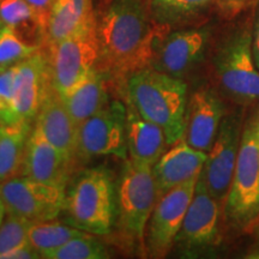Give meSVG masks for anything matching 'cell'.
<instances>
[{
  "mask_svg": "<svg viewBox=\"0 0 259 259\" xmlns=\"http://www.w3.org/2000/svg\"><path fill=\"white\" fill-rule=\"evenodd\" d=\"M5 213H6L5 205H4V203H3L2 198H0V225H2L3 220H4V216H5Z\"/></svg>",
  "mask_w": 259,
  "mask_h": 259,
  "instance_id": "34",
  "label": "cell"
},
{
  "mask_svg": "<svg viewBox=\"0 0 259 259\" xmlns=\"http://www.w3.org/2000/svg\"><path fill=\"white\" fill-rule=\"evenodd\" d=\"M255 2L257 0H218L220 10L227 18L235 17Z\"/></svg>",
  "mask_w": 259,
  "mask_h": 259,
  "instance_id": "31",
  "label": "cell"
},
{
  "mask_svg": "<svg viewBox=\"0 0 259 259\" xmlns=\"http://www.w3.org/2000/svg\"><path fill=\"white\" fill-rule=\"evenodd\" d=\"M65 187L15 177L0 183L6 213L31 222L54 220L66 206Z\"/></svg>",
  "mask_w": 259,
  "mask_h": 259,
  "instance_id": "10",
  "label": "cell"
},
{
  "mask_svg": "<svg viewBox=\"0 0 259 259\" xmlns=\"http://www.w3.org/2000/svg\"><path fill=\"white\" fill-rule=\"evenodd\" d=\"M252 234L254 235V239H255V241H257L258 244H259V220H258V222L255 223V226H254L253 231H252Z\"/></svg>",
  "mask_w": 259,
  "mask_h": 259,
  "instance_id": "35",
  "label": "cell"
},
{
  "mask_svg": "<svg viewBox=\"0 0 259 259\" xmlns=\"http://www.w3.org/2000/svg\"><path fill=\"white\" fill-rule=\"evenodd\" d=\"M27 2L31 6V9L34 10L38 23H40L41 28L44 29L45 36H46L48 18H50L52 8H53L56 0H27Z\"/></svg>",
  "mask_w": 259,
  "mask_h": 259,
  "instance_id": "30",
  "label": "cell"
},
{
  "mask_svg": "<svg viewBox=\"0 0 259 259\" xmlns=\"http://www.w3.org/2000/svg\"><path fill=\"white\" fill-rule=\"evenodd\" d=\"M29 135V122L0 125V183L22 173Z\"/></svg>",
  "mask_w": 259,
  "mask_h": 259,
  "instance_id": "22",
  "label": "cell"
},
{
  "mask_svg": "<svg viewBox=\"0 0 259 259\" xmlns=\"http://www.w3.org/2000/svg\"><path fill=\"white\" fill-rule=\"evenodd\" d=\"M16 65L0 69V125L11 126L21 124L15 108V80ZM30 124V122H29Z\"/></svg>",
  "mask_w": 259,
  "mask_h": 259,
  "instance_id": "28",
  "label": "cell"
},
{
  "mask_svg": "<svg viewBox=\"0 0 259 259\" xmlns=\"http://www.w3.org/2000/svg\"><path fill=\"white\" fill-rule=\"evenodd\" d=\"M107 247L90 233H84L64 244L48 255L46 259H107Z\"/></svg>",
  "mask_w": 259,
  "mask_h": 259,
  "instance_id": "25",
  "label": "cell"
},
{
  "mask_svg": "<svg viewBox=\"0 0 259 259\" xmlns=\"http://www.w3.org/2000/svg\"><path fill=\"white\" fill-rule=\"evenodd\" d=\"M167 32L151 23L139 0H113L96 19L101 69L122 77L153 66Z\"/></svg>",
  "mask_w": 259,
  "mask_h": 259,
  "instance_id": "1",
  "label": "cell"
},
{
  "mask_svg": "<svg viewBox=\"0 0 259 259\" xmlns=\"http://www.w3.org/2000/svg\"><path fill=\"white\" fill-rule=\"evenodd\" d=\"M218 0H154V5L168 14H187L208 6Z\"/></svg>",
  "mask_w": 259,
  "mask_h": 259,
  "instance_id": "29",
  "label": "cell"
},
{
  "mask_svg": "<svg viewBox=\"0 0 259 259\" xmlns=\"http://www.w3.org/2000/svg\"><path fill=\"white\" fill-rule=\"evenodd\" d=\"M205 160L206 153L193 149L184 137L171 144L153 166L157 199L176 186L199 176Z\"/></svg>",
  "mask_w": 259,
  "mask_h": 259,
  "instance_id": "18",
  "label": "cell"
},
{
  "mask_svg": "<svg viewBox=\"0 0 259 259\" xmlns=\"http://www.w3.org/2000/svg\"><path fill=\"white\" fill-rule=\"evenodd\" d=\"M37 51L38 46L29 44L12 28L0 29V67L3 69L22 63Z\"/></svg>",
  "mask_w": 259,
  "mask_h": 259,
  "instance_id": "26",
  "label": "cell"
},
{
  "mask_svg": "<svg viewBox=\"0 0 259 259\" xmlns=\"http://www.w3.org/2000/svg\"><path fill=\"white\" fill-rule=\"evenodd\" d=\"M65 208L73 227L90 234H108L115 218L114 186L108 171H84L66 197Z\"/></svg>",
  "mask_w": 259,
  "mask_h": 259,
  "instance_id": "4",
  "label": "cell"
},
{
  "mask_svg": "<svg viewBox=\"0 0 259 259\" xmlns=\"http://www.w3.org/2000/svg\"><path fill=\"white\" fill-rule=\"evenodd\" d=\"M225 115L226 105L215 90H197L187 101L184 139L196 150L208 153Z\"/></svg>",
  "mask_w": 259,
  "mask_h": 259,
  "instance_id": "13",
  "label": "cell"
},
{
  "mask_svg": "<svg viewBox=\"0 0 259 259\" xmlns=\"http://www.w3.org/2000/svg\"><path fill=\"white\" fill-rule=\"evenodd\" d=\"M34 258H41V255L28 242V244L21 246V247H17L15 248V250L5 253L3 255L2 259H34Z\"/></svg>",
  "mask_w": 259,
  "mask_h": 259,
  "instance_id": "32",
  "label": "cell"
},
{
  "mask_svg": "<svg viewBox=\"0 0 259 259\" xmlns=\"http://www.w3.org/2000/svg\"><path fill=\"white\" fill-rule=\"evenodd\" d=\"M116 198L121 228L144 247L145 229L157 202L153 166L131 158L126 161Z\"/></svg>",
  "mask_w": 259,
  "mask_h": 259,
  "instance_id": "5",
  "label": "cell"
},
{
  "mask_svg": "<svg viewBox=\"0 0 259 259\" xmlns=\"http://www.w3.org/2000/svg\"><path fill=\"white\" fill-rule=\"evenodd\" d=\"M31 221L9 215L0 225V259L8 252L28 244V232Z\"/></svg>",
  "mask_w": 259,
  "mask_h": 259,
  "instance_id": "27",
  "label": "cell"
},
{
  "mask_svg": "<svg viewBox=\"0 0 259 259\" xmlns=\"http://www.w3.org/2000/svg\"><path fill=\"white\" fill-rule=\"evenodd\" d=\"M126 106L109 101L100 112L78 126L76 156H114L126 158Z\"/></svg>",
  "mask_w": 259,
  "mask_h": 259,
  "instance_id": "12",
  "label": "cell"
},
{
  "mask_svg": "<svg viewBox=\"0 0 259 259\" xmlns=\"http://www.w3.org/2000/svg\"><path fill=\"white\" fill-rule=\"evenodd\" d=\"M61 99L77 126L101 111L109 102L101 70L95 67L71 92L61 96Z\"/></svg>",
  "mask_w": 259,
  "mask_h": 259,
  "instance_id": "21",
  "label": "cell"
},
{
  "mask_svg": "<svg viewBox=\"0 0 259 259\" xmlns=\"http://www.w3.org/2000/svg\"><path fill=\"white\" fill-rule=\"evenodd\" d=\"M252 56H253L255 66L259 70V15L254 24L253 37H252Z\"/></svg>",
  "mask_w": 259,
  "mask_h": 259,
  "instance_id": "33",
  "label": "cell"
},
{
  "mask_svg": "<svg viewBox=\"0 0 259 259\" xmlns=\"http://www.w3.org/2000/svg\"><path fill=\"white\" fill-rule=\"evenodd\" d=\"M0 22L31 45L45 40V31L27 0H0Z\"/></svg>",
  "mask_w": 259,
  "mask_h": 259,
  "instance_id": "23",
  "label": "cell"
},
{
  "mask_svg": "<svg viewBox=\"0 0 259 259\" xmlns=\"http://www.w3.org/2000/svg\"><path fill=\"white\" fill-rule=\"evenodd\" d=\"M126 143L130 158L154 166L164 153L167 139L163 130L147 120L126 100Z\"/></svg>",
  "mask_w": 259,
  "mask_h": 259,
  "instance_id": "19",
  "label": "cell"
},
{
  "mask_svg": "<svg viewBox=\"0 0 259 259\" xmlns=\"http://www.w3.org/2000/svg\"><path fill=\"white\" fill-rule=\"evenodd\" d=\"M206 40V32L197 29L171 32L161 41L153 67L181 78L202 59Z\"/></svg>",
  "mask_w": 259,
  "mask_h": 259,
  "instance_id": "15",
  "label": "cell"
},
{
  "mask_svg": "<svg viewBox=\"0 0 259 259\" xmlns=\"http://www.w3.org/2000/svg\"><path fill=\"white\" fill-rule=\"evenodd\" d=\"M258 124H259V108H258Z\"/></svg>",
  "mask_w": 259,
  "mask_h": 259,
  "instance_id": "36",
  "label": "cell"
},
{
  "mask_svg": "<svg viewBox=\"0 0 259 259\" xmlns=\"http://www.w3.org/2000/svg\"><path fill=\"white\" fill-rule=\"evenodd\" d=\"M223 216L236 231L252 233L259 220L258 111L245 120L234 176Z\"/></svg>",
  "mask_w": 259,
  "mask_h": 259,
  "instance_id": "3",
  "label": "cell"
},
{
  "mask_svg": "<svg viewBox=\"0 0 259 259\" xmlns=\"http://www.w3.org/2000/svg\"><path fill=\"white\" fill-rule=\"evenodd\" d=\"M219 87L233 102L250 106L259 100V70L252 56V36L244 31L222 48L215 61Z\"/></svg>",
  "mask_w": 259,
  "mask_h": 259,
  "instance_id": "6",
  "label": "cell"
},
{
  "mask_svg": "<svg viewBox=\"0 0 259 259\" xmlns=\"http://www.w3.org/2000/svg\"><path fill=\"white\" fill-rule=\"evenodd\" d=\"M221 209L222 205L210 194L199 176L193 198L174 241L180 253L192 257L219 246L221 242Z\"/></svg>",
  "mask_w": 259,
  "mask_h": 259,
  "instance_id": "11",
  "label": "cell"
},
{
  "mask_svg": "<svg viewBox=\"0 0 259 259\" xmlns=\"http://www.w3.org/2000/svg\"><path fill=\"white\" fill-rule=\"evenodd\" d=\"M71 163L72 162L67 160L35 125L28 138L22 176L41 183L65 187Z\"/></svg>",
  "mask_w": 259,
  "mask_h": 259,
  "instance_id": "16",
  "label": "cell"
},
{
  "mask_svg": "<svg viewBox=\"0 0 259 259\" xmlns=\"http://www.w3.org/2000/svg\"><path fill=\"white\" fill-rule=\"evenodd\" d=\"M96 23L92 0H56L48 18V46L78 34Z\"/></svg>",
  "mask_w": 259,
  "mask_h": 259,
  "instance_id": "20",
  "label": "cell"
},
{
  "mask_svg": "<svg viewBox=\"0 0 259 259\" xmlns=\"http://www.w3.org/2000/svg\"><path fill=\"white\" fill-rule=\"evenodd\" d=\"M0 69H2V67H0Z\"/></svg>",
  "mask_w": 259,
  "mask_h": 259,
  "instance_id": "38",
  "label": "cell"
},
{
  "mask_svg": "<svg viewBox=\"0 0 259 259\" xmlns=\"http://www.w3.org/2000/svg\"><path fill=\"white\" fill-rule=\"evenodd\" d=\"M35 125L67 160L72 162L77 151L78 126L67 111L61 96L54 89L53 84L48 87L45 94L35 118Z\"/></svg>",
  "mask_w": 259,
  "mask_h": 259,
  "instance_id": "17",
  "label": "cell"
},
{
  "mask_svg": "<svg viewBox=\"0 0 259 259\" xmlns=\"http://www.w3.org/2000/svg\"><path fill=\"white\" fill-rule=\"evenodd\" d=\"M51 80L60 96L66 95L99 64L96 23L85 30L51 45L48 52Z\"/></svg>",
  "mask_w": 259,
  "mask_h": 259,
  "instance_id": "7",
  "label": "cell"
},
{
  "mask_svg": "<svg viewBox=\"0 0 259 259\" xmlns=\"http://www.w3.org/2000/svg\"><path fill=\"white\" fill-rule=\"evenodd\" d=\"M126 96L147 120L163 130L168 145L184 137L187 87L183 79L147 67L127 77Z\"/></svg>",
  "mask_w": 259,
  "mask_h": 259,
  "instance_id": "2",
  "label": "cell"
},
{
  "mask_svg": "<svg viewBox=\"0 0 259 259\" xmlns=\"http://www.w3.org/2000/svg\"><path fill=\"white\" fill-rule=\"evenodd\" d=\"M199 176L176 186L157 199L144 235L145 253L150 258H164L173 248Z\"/></svg>",
  "mask_w": 259,
  "mask_h": 259,
  "instance_id": "9",
  "label": "cell"
},
{
  "mask_svg": "<svg viewBox=\"0 0 259 259\" xmlns=\"http://www.w3.org/2000/svg\"><path fill=\"white\" fill-rule=\"evenodd\" d=\"M244 115L236 111L226 113L215 141L206 153L200 177L210 194L225 208L240 150Z\"/></svg>",
  "mask_w": 259,
  "mask_h": 259,
  "instance_id": "8",
  "label": "cell"
},
{
  "mask_svg": "<svg viewBox=\"0 0 259 259\" xmlns=\"http://www.w3.org/2000/svg\"><path fill=\"white\" fill-rule=\"evenodd\" d=\"M3 28V24H2V22H0V29H2Z\"/></svg>",
  "mask_w": 259,
  "mask_h": 259,
  "instance_id": "37",
  "label": "cell"
},
{
  "mask_svg": "<svg viewBox=\"0 0 259 259\" xmlns=\"http://www.w3.org/2000/svg\"><path fill=\"white\" fill-rule=\"evenodd\" d=\"M52 84L48 59L38 50L28 59L16 65L14 93L15 108L19 120L31 122L48 87Z\"/></svg>",
  "mask_w": 259,
  "mask_h": 259,
  "instance_id": "14",
  "label": "cell"
},
{
  "mask_svg": "<svg viewBox=\"0 0 259 259\" xmlns=\"http://www.w3.org/2000/svg\"><path fill=\"white\" fill-rule=\"evenodd\" d=\"M84 231L69 227L64 223L48 221L31 222L28 232V241L40 253L41 258H47L52 252L61 247L72 238L84 234Z\"/></svg>",
  "mask_w": 259,
  "mask_h": 259,
  "instance_id": "24",
  "label": "cell"
}]
</instances>
